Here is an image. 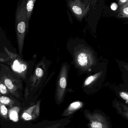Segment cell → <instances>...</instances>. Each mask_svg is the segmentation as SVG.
Here are the masks:
<instances>
[{
    "label": "cell",
    "instance_id": "obj_1",
    "mask_svg": "<svg viewBox=\"0 0 128 128\" xmlns=\"http://www.w3.org/2000/svg\"><path fill=\"white\" fill-rule=\"evenodd\" d=\"M26 0H18L15 11V30L20 55L22 54L25 37L29 24L26 13Z\"/></svg>",
    "mask_w": 128,
    "mask_h": 128
},
{
    "label": "cell",
    "instance_id": "obj_2",
    "mask_svg": "<svg viewBox=\"0 0 128 128\" xmlns=\"http://www.w3.org/2000/svg\"><path fill=\"white\" fill-rule=\"evenodd\" d=\"M74 62L76 67L81 70L90 71L96 64L94 53L86 46H78L74 53Z\"/></svg>",
    "mask_w": 128,
    "mask_h": 128
},
{
    "label": "cell",
    "instance_id": "obj_3",
    "mask_svg": "<svg viewBox=\"0 0 128 128\" xmlns=\"http://www.w3.org/2000/svg\"><path fill=\"white\" fill-rule=\"evenodd\" d=\"M48 61L43 58L34 68V72L28 80V86L31 92L40 89L44 84L48 74L49 66Z\"/></svg>",
    "mask_w": 128,
    "mask_h": 128
},
{
    "label": "cell",
    "instance_id": "obj_4",
    "mask_svg": "<svg viewBox=\"0 0 128 128\" xmlns=\"http://www.w3.org/2000/svg\"><path fill=\"white\" fill-rule=\"evenodd\" d=\"M4 52L8 56L9 63L12 70L18 76L26 80L28 73L29 64L18 55L10 52L4 47Z\"/></svg>",
    "mask_w": 128,
    "mask_h": 128
},
{
    "label": "cell",
    "instance_id": "obj_5",
    "mask_svg": "<svg viewBox=\"0 0 128 128\" xmlns=\"http://www.w3.org/2000/svg\"><path fill=\"white\" fill-rule=\"evenodd\" d=\"M69 67L67 63L63 64L58 76L56 90V98L58 104L62 102L65 95Z\"/></svg>",
    "mask_w": 128,
    "mask_h": 128
},
{
    "label": "cell",
    "instance_id": "obj_6",
    "mask_svg": "<svg viewBox=\"0 0 128 128\" xmlns=\"http://www.w3.org/2000/svg\"><path fill=\"white\" fill-rule=\"evenodd\" d=\"M85 115L89 121L88 126L90 128H109L106 120L101 114L86 112Z\"/></svg>",
    "mask_w": 128,
    "mask_h": 128
},
{
    "label": "cell",
    "instance_id": "obj_7",
    "mask_svg": "<svg viewBox=\"0 0 128 128\" xmlns=\"http://www.w3.org/2000/svg\"><path fill=\"white\" fill-rule=\"evenodd\" d=\"M68 4L72 11L79 19H82L88 10V7H85L80 0L70 1Z\"/></svg>",
    "mask_w": 128,
    "mask_h": 128
},
{
    "label": "cell",
    "instance_id": "obj_8",
    "mask_svg": "<svg viewBox=\"0 0 128 128\" xmlns=\"http://www.w3.org/2000/svg\"><path fill=\"white\" fill-rule=\"evenodd\" d=\"M40 100L39 101L36 105L30 108L23 112L22 118L26 121L34 119L38 116L40 114Z\"/></svg>",
    "mask_w": 128,
    "mask_h": 128
},
{
    "label": "cell",
    "instance_id": "obj_9",
    "mask_svg": "<svg viewBox=\"0 0 128 128\" xmlns=\"http://www.w3.org/2000/svg\"><path fill=\"white\" fill-rule=\"evenodd\" d=\"M82 102L76 101L71 104L64 111L62 116H70L82 107Z\"/></svg>",
    "mask_w": 128,
    "mask_h": 128
},
{
    "label": "cell",
    "instance_id": "obj_10",
    "mask_svg": "<svg viewBox=\"0 0 128 128\" xmlns=\"http://www.w3.org/2000/svg\"><path fill=\"white\" fill-rule=\"evenodd\" d=\"M2 80L9 92L16 98H19L20 95L17 90V88L12 81L10 78L6 77H4Z\"/></svg>",
    "mask_w": 128,
    "mask_h": 128
},
{
    "label": "cell",
    "instance_id": "obj_11",
    "mask_svg": "<svg viewBox=\"0 0 128 128\" xmlns=\"http://www.w3.org/2000/svg\"><path fill=\"white\" fill-rule=\"evenodd\" d=\"M102 72H98L95 74H92L88 76L84 81L83 88L85 89L90 88L93 85L95 82L97 80L102 74Z\"/></svg>",
    "mask_w": 128,
    "mask_h": 128
},
{
    "label": "cell",
    "instance_id": "obj_12",
    "mask_svg": "<svg viewBox=\"0 0 128 128\" xmlns=\"http://www.w3.org/2000/svg\"><path fill=\"white\" fill-rule=\"evenodd\" d=\"M36 0H27L26 4V10L27 18L29 21L33 12L34 6Z\"/></svg>",
    "mask_w": 128,
    "mask_h": 128
},
{
    "label": "cell",
    "instance_id": "obj_13",
    "mask_svg": "<svg viewBox=\"0 0 128 128\" xmlns=\"http://www.w3.org/2000/svg\"><path fill=\"white\" fill-rule=\"evenodd\" d=\"M20 109L18 107H15L10 110L9 112V116L11 120L14 122H17L18 119V112Z\"/></svg>",
    "mask_w": 128,
    "mask_h": 128
},
{
    "label": "cell",
    "instance_id": "obj_14",
    "mask_svg": "<svg viewBox=\"0 0 128 128\" xmlns=\"http://www.w3.org/2000/svg\"><path fill=\"white\" fill-rule=\"evenodd\" d=\"M116 107L120 113L128 120V107L123 104H120L119 106L117 105Z\"/></svg>",
    "mask_w": 128,
    "mask_h": 128
},
{
    "label": "cell",
    "instance_id": "obj_15",
    "mask_svg": "<svg viewBox=\"0 0 128 128\" xmlns=\"http://www.w3.org/2000/svg\"><path fill=\"white\" fill-rule=\"evenodd\" d=\"M0 103L5 105H11L14 104V101L8 97L2 96L0 97Z\"/></svg>",
    "mask_w": 128,
    "mask_h": 128
},
{
    "label": "cell",
    "instance_id": "obj_16",
    "mask_svg": "<svg viewBox=\"0 0 128 128\" xmlns=\"http://www.w3.org/2000/svg\"><path fill=\"white\" fill-rule=\"evenodd\" d=\"M0 114L5 119L8 118V110L5 105L0 103Z\"/></svg>",
    "mask_w": 128,
    "mask_h": 128
},
{
    "label": "cell",
    "instance_id": "obj_17",
    "mask_svg": "<svg viewBox=\"0 0 128 128\" xmlns=\"http://www.w3.org/2000/svg\"><path fill=\"white\" fill-rule=\"evenodd\" d=\"M0 93L2 94H7L8 93L7 88L1 81H0Z\"/></svg>",
    "mask_w": 128,
    "mask_h": 128
},
{
    "label": "cell",
    "instance_id": "obj_18",
    "mask_svg": "<svg viewBox=\"0 0 128 128\" xmlns=\"http://www.w3.org/2000/svg\"><path fill=\"white\" fill-rule=\"evenodd\" d=\"M61 122H55L53 125L48 126H44L43 127L41 126V128H61Z\"/></svg>",
    "mask_w": 128,
    "mask_h": 128
},
{
    "label": "cell",
    "instance_id": "obj_19",
    "mask_svg": "<svg viewBox=\"0 0 128 128\" xmlns=\"http://www.w3.org/2000/svg\"><path fill=\"white\" fill-rule=\"evenodd\" d=\"M120 96L124 100H126V103H128V94L126 92H120Z\"/></svg>",
    "mask_w": 128,
    "mask_h": 128
},
{
    "label": "cell",
    "instance_id": "obj_20",
    "mask_svg": "<svg viewBox=\"0 0 128 128\" xmlns=\"http://www.w3.org/2000/svg\"><path fill=\"white\" fill-rule=\"evenodd\" d=\"M117 7H118V6L117 4H116V3H114L112 4L111 5V9H112V10H115L117 9Z\"/></svg>",
    "mask_w": 128,
    "mask_h": 128
},
{
    "label": "cell",
    "instance_id": "obj_21",
    "mask_svg": "<svg viewBox=\"0 0 128 128\" xmlns=\"http://www.w3.org/2000/svg\"><path fill=\"white\" fill-rule=\"evenodd\" d=\"M123 11L124 13L128 15V7H126V8H124Z\"/></svg>",
    "mask_w": 128,
    "mask_h": 128
},
{
    "label": "cell",
    "instance_id": "obj_22",
    "mask_svg": "<svg viewBox=\"0 0 128 128\" xmlns=\"http://www.w3.org/2000/svg\"><path fill=\"white\" fill-rule=\"evenodd\" d=\"M127 0H120V1L122 3H124L127 1Z\"/></svg>",
    "mask_w": 128,
    "mask_h": 128
},
{
    "label": "cell",
    "instance_id": "obj_23",
    "mask_svg": "<svg viewBox=\"0 0 128 128\" xmlns=\"http://www.w3.org/2000/svg\"><path fill=\"white\" fill-rule=\"evenodd\" d=\"M124 68H126V70H128V65H126L124 66Z\"/></svg>",
    "mask_w": 128,
    "mask_h": 128
},
{
    "label": "cell",
    "instance_id": "obj_24",
    "mask_svg": "<svg viewBox=\"0 0 128 128\" xmlns=\"http://www.w3.org/2000/svg\"></svg>",
    "mask_w": 128,
    "mask_h": 128
}]
</instances>
